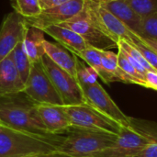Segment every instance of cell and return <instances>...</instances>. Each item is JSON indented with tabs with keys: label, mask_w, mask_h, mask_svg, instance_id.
<instances>
[{
	"label": "cell",
	"mask_w": 157,
	"mask_h": 157,
	"mask_svg": "<svg viewBox=\"0 0 157 157\" xmlns=\"http://www.w3.org/2000/svg\"><path fill=\"white\" fill-rule=\"evenodd\" d=\"M65 135L37 134L0 124V157H27L59 151Z\"/></svg>",
	"instance_id": "6da1fadb"
},
{
	"label": "cell",
	"mask_w": 157,
	"mask_h": 157,
	"mask_svg": "<svg viewBox=\"0 0 157 157\" xmlns=\"http://www.w3.org/2000/svg\"><path fill=\"white\" fill-rule=\"evenodd\" d=\"M0 124L37 134H52L43 125L37 104L24 93L0 96Z\"/></svg>",
	"instance_id": "7a4b0ae2"
},
{
	"label": "cell",
	"mask_w": 157,
	"mask_h": 157,
	"mask_svg": "<svg viewBox=\"0 0 157 157\" xmlns=\"http://www.w3.org/2000/svg\"><path fill=\"white\" fill-rule=\"evenodd\" d=\"M59 151L73 157H95L116 142L118 135L71 127Z\"/></svg>",
	"instance_id": "3957f363"
},
{
	"label": "cell",
	"mask_w": 157,
	"mask_h": 157,
	"mask_svg": "<svg viewBox=\"0 0 157 157\" xmlns=\"http://www.w3.org/2000/svg\"><path fill=\"white\" fill-rule=\"evenodd\" d=\"M66 114L70 120L72 127L98 131L117 134L121 132L122 127L88 104L65 106Z\"/></svg>",
	"instance_id": "277c9868"
},
{
	"label": "cell",
	"mask_w": 157,
	"mask_h": 157,
	"mask_svg": "<svg viewBox=\"0 0 157 157\" xmlns=\"http://www.w3.org/2000/svg\"><path fill=\"white\" fill-rule=\"evenodd\" d=\"M43 68L61 97L63 105L86 104L82 88L75 77L56 65L46 54L41 59Z\"/></svg>",
	"instance_id": "5b68a950"
},
{
	"label": "cell",
	"mask_w": 157,
	"mask_h": 157,
	"mask_svg": "<svg viewBox=\"0 0 157 157\" xmlns=\"http://www.w3.org/2000/svg\"><path fill=\"white\" fill-rule=\"evenodd\" d=\"M84 10L89 19L100 30L116 41L117 44L120 40L131 42L134 36H136V34L131 31L124 23H122L109 10L104 8L98 2L94 0H86Z\"/></svg>",
	"instance_id": "8992f818"
},
{
	"label": "cell",
	"mask_w": 157,
	"mask_h": 157,
	"mask_svg": "<svg viewBox=\"0 0 157 157\" xmlns=\"http://www.w3.org/2000/svg\"><path fill=\"white\" fill-rule=\"evenodd\" d=\"M23 93L36 104L63 105L41 62L32 63Z\"/></svg>",
	"instance_id": "52a82bcc"
},
{
	"label": "cell",
	"mask_w": 157,
	"mask_h": 157,
	"mask_svg": "<svg viewBox=\"0 0 157 157\" xmlns=\"http://www.w3.org/2000/svg\"><path fill=\"white\" fill-rule=\"evenodd\" d=\"M81 88L86 104L117 122L121 127L130 126V117L123 113L98 82L90 86H82Z\"/></svg>",
	"instance_id": "ba28073f"
},
{
	"label": "cell",
	"mask_w": 157,
	"mask_h": 157,
	"mask_svg": "<svg viewBox=\"0 0 157 157\" xmlns=\"http://www.w3.org/2000/svg\"><path fill=\"white\" fill-rule=\"evenodd\" d=\"M59 26L70 29L79 34L86 42L99 50H110L117 47V42L100 30L83 11L75 17L60 24Z\"/></svg>",
	"instance_id": "9c48e42d"
},
{
	"label": "cell",
	"mask_w": 157,
	"mask_h": 157,
	"mask_svg": "<svg viewBox=\"0 0 157 157\" xmlns=\"http://www.w3.org/2000/svg\"><path fill=\"white\" fill-rule=\"evenodd\" d=\"M86 5V0H69L56 6L44 9L39 15L32 17H24L28 26H33L43 29L52 25H60L78 14Z\"/></svg>",
	"instance_id": "30bf717a"
},
{
	"label": "cell",
	"mask_w": 157,
	"mask_h": 157,
	"mask_svg": "<svg viewBox=\"0 0 157 157\" xmlns=\"http://www.w3.org/2000/svg\"><path fill=\"white\" fill-rule=\"evenodd\" d=\"M147 144L148 141L131 126L122 127L113 145L95 157H134Z\"/></svg>",
	"instance_id": "8fae6325"
},
{
	"label": "cell",
	"mask_w": 157,
	"mask_h": 157,
	"mask_svg": "<svg viewBox=\"0 0 157 157\" xmlns=\"http://www.w3.org/2000/svg\"><path fill=\"white\" fill-rule=\"evenodd\" d=\"M26 28L24 17L17 12H11L5 17L0 26V62L23 40Z\"/></svg>",
	"instance_id": "7c38bea8"
},
{
	"label": "cell",
	"mask_w": 157,
	"mask_h": 157,
	"mask_svg": "<svg viewBox=\"0 0 157 157\" xmlns=\"http://www.w3.org/2000/svg\"><path fill=\"white\" fill-rule=\"evenodd\" d=\"M37 109L46 130L52 134H64L72 127L64 105L37 104Z\"/></svg>",
	"instance_id": "4fadbf2b"
},
{
	"label": "cell",
	"mask_w": 157,
	"mask_h": 157,
	"mask_svg": "<svg viewBox=\"0 0 157 157\" xmlns=\"http://www.w3.org/2000/svg\"><path fill=\"white\" fill-rule=\"evenodd\" d=\"M25 84L8 55L0 62V96L23 93Z\"/></svg>",
	"instance_id": "5bb4252c"
},
{
	"label": "cell",
	"mask_w": 157,
	"mask_h": 157,
	"mask_svg": "<svg viewBox=\"0 0 157 157\" xmlns=\"http://www.w3.org/2000/svg\"><path fill=\"white\" fill-rule=\"evenodd\" d=\"M42 30L44 33L56 40L61 46L64 47L67 51L75 55L89 46L79 34L70 29L59 25H52L43 29Z\"/></svg>",
	"instance_id": "9a60e30c"
},
{
	"label": "cell",
	"mask_w": 157,
	"mask_h": 157,
	"mask_svg": "<svg viewBox=\"0 0 157 157\" xmlns=\"http://www.w3.org/2000/svg\"><path fill=\"white\" fill-rule=\"evenodd\" d=\"M122 23H124L134 34L140 36L142 30V17L126 3L125 0L99 3Z\"/></svg>",
	"instance_id": "2e32d148"
},
{
	"label": "cell",
	"mask_w": 157,
	"mask_h": 157,
	"mask_svg": "<svg viewBox=\"0 0 157 157\" xmlns=\"http://www.w3.org/2000/svg\"><path fill=\"white\" fill-rule=\"evenodd\" d=\"M130 126L148 141L144 149L134 157H157L156 122L130 117Z\"/></svg>",
	"instance_id": "e0dca14e"
},
{
	"label": "cell",
	"mask_w": 157,
	"mask_h": 157,
	"mask_svg": "<svg viewBox=\"0 0 157 157\" xmlns=\"http://www.w3.org/2000/svg\"><path fill=\"white\" fill-rule=\"evenodd\" d=\"M43 46L45 54L56 65H58L60 68H62L76 79L77 56L67 51L60 44H56L46 40H44Z\"/></svg>",
	"instance_id": "ac0fdd59"
},
{
	"label": "cell",
	"mask_w": 157,
	"mask_h": 157,
	"mask_svg": "<svg viewBox=\"0 0 157 157\" xmlns=\"http://www.w3.org/2000/svg\"><path fill=\"white\" fill-rule=\"evenodd\" d=\"M44 40V32L42 29L27 25L23 38V46L31 63L41 62L45 54Z\"/></svg>",
	"instance_id": "d6986e66"
},
{
	"label": "cell",
	"mask_w": 157,
	"mask_h": 157,
	"mask_svg": "<svg viewBox=\"0 0 157 157\" xmlns=\"http://www.w3.org/2000/svg\"><path fill=\"white\" fill-rule=\"evenodd\" d=\"M99 52L103 69L110 77L111 82H122L128 84L126 75L119 67L118 53L109 50H99Z\"/></svg>",
	"instance_id": "ffe728a7"
},
{
	"label": "cell",
	"mask_w": 157,
	"mask_h": 157,
	"mask_svg": "<svg viewBox=\"0 0 157 157\" xmlns=\"http://www.w3.org/2000/svg\"><path fill=\"white\" fill-rule=\"evenodd\" d=\"M75 56L83 60L87 65L92 67L98 75L99 78L106 84L112 83L110 77L107 75V73L104 71L102 63H101V56L99 52V49L94 48L92 46H87L84 51L77 53Z\"/></svg>",
	"instance_id": "44dd1931"
},
{
	"label": "cell",
	"mask_w": 157,
	"mask_h": 157,
	"mask_svg": "<svg viewBox=\"0 0 157 157\" xmlns=\"http://www.w3.org/2000/svg\"><path fill=\"white\" fill-rule=\"evenodd\" d=\"M9 55L14 63V65L20 76V78L22 79V81L25 84L29 77L32 63H30V61L25 52V49L23 46V40L18 42V44L15 47V49L11 52V53Z\"/></svg>",
	"instance_id": "7402d4cb"
},
{
	"label": "cell",
	"mask_w": 157,
	"mask_h": 157,
	"mask_svg": "<svg viewBox=\"0 0 157 157\" xmlns=\"http://www.w3.org/2000/svg\"><path fill=\"white\" fill-rule=\"evenodd\" d=\"M117 48L119 51L118 52V64H119L120 69L126 75L128 84H134V85H139L144 87H146L144 77L137 72V70L133 67V65L127 59L122 50L119 47Z\"/></svg>",
	"instance_id": "603a6c76"
},
{
	"label": "cell",
	"mask_w": 157,
	"mask_h": 157,
	"mask_svg": "<svg viewBox=\"0 0 157 157\" xmlns=\"http://www.w3.org/2000/svg\"><path fill=\"white\" fill-rule=\"evenodd\" d=\"M10 2L15 12L23 17H32L42 11L39 0H10Z\"/></svg>",
	"instance_id": "cb8c5ba5"
},
{
	"label": "cell",
	"mask_w": 157,
	"mask_h": 157,
	"mask_svg": "<svg viewBox=\"0 0 157 157\" xmlns=\"http://www.w3.org/2000/svg\"><path fill=\"white\" fill-rule=\"evenodd\" d=\"M98 77L99 76L98 73L92 67H90L89 65H86L85 63L79 60V58L77 57L76 80L81 87L97 83Z\"/></svg>",
	"instance_id": "d4e9b609"
},
{
	"label": "cell",
	"mask_w": 157,
	"mask_h": 157,
	"mask_svg": "<svg viewBox=\"0 0 157 157\" xmlns=\"http://www.w3.org/2000/svg\"><path fill=\"white\" fill-rule=\"evenodd\" d=\"M143 18L157 12V0H125Z\"/></svg>",
	"instance_id": "484cf974"
},
{
	"label": "cell",
	"mask_w": 157,
	"mask_h": 157,
	"mask_svg": "<svg viewBox=\"0 0 157 157\" xmlns=\"http://www.w3.org/2000/svg\"><path fill=\"white\" fill-rule=\"evenodd\" d=\"M129 43H131L134 48H136L144 56V58L148 62V63L153 68L157 70V54L146 43H144V41L140 36H134L132 40Z\"/></svg>",
	"instance_id": "4316f807"
},
{
	"label": "cell",
	"mask_w": 157,
	"mask_h": 157,
	"mask_svg": "<svg viewBox=\"0 0 157 157\" xmlns=\"http://www.w3.org/2000/svg\"><path fill=\"white\" fill-rule=\"evenodd\" d=\"M140 37L157 40V12L142 18Z\"/></svg>",
	"instance_id": "83f0119b"
},
{
	"label": "cell",
	"mask_w": 157,
	"mask_h": 157,
	"mask_svg": "<svg viewBox=\"0 0 157 157\" xmlns=\"http://www.w3.org/2000/svg\"><path fill=\"white\" fill-rule=\"evenodd\" d=\"M117 46L121 47L127 54H129L132 59H134L135 61H137L143 67L145 68L146 71L155 70V68H153V67L148 63V62H147V61L144 58V56L140 53V52H139L136 48H134L131 43H129L128 41H126V40H120L119 42H118V44H117Z\"/></svg>",
	"instance_id": "f1b7e54d"
},
{
	"label": "cell",
	"mask_w": 157,
	"mask_h": 157,
	"mask_svg": "<svg viewBox=\"0 0 157 157\" xmlns=\"http://www.w3.org/2000/svg\"><path fill=\"white\" fill-rule=\"evenodd\" d=\"M146 88H151L157 91V70L147 71L144 75Z\"/></svg>",
	"instance_id": "f546056e"
},
{
	"label": "cell",
	"mask_w": 157,
	"mask_h": 157,
	"mask_svg": "<svg viewBox=\"0 0 157 157\" xmlns=\"http://www.w3.org/2000/svg\"><path fill=\"white\" fill-rule=\"evenodd\" d=\"M39 1H40L42 10H44V9H48V8L56 6L63 3H65L69 0H39Z\"/></svg>",
	"instance_id": "4dcf8cb0"
},
{
	"label": "cell",
	"mask_w": 157,
	"mask_h": 157,
	"mask_svg": "<svg viewBox=\"0 0 157 157\" xmlns=\"http://www.w3.org/2000/svg\"><path fill=\"white\" fill-rule=\"evenodd\" d=\"M27 157H73L69 155H66L61 151H55V152H51V153H45V154H39V155H34L30 156Z\"/></svg>",
	"instance_id": "1f68e13d"
},
{
	"label": "cell",
	"mask_w": 157,
	"mask_h": 157,
	"mask_svg": "<svg viewBox=\"0 0 157 157\" xmlns=\"http://www.w3.org/2000/svg\"><path fill=\"white\" fill-rule=\"evenodd\" d=\"M143 40L144 41V43H146L155 53L157 54V40H152V39H144L142 38Z\"/></svg>",
	"instance_id": "d6a6232c"
},
{
	"label": "cell",
	"mask_w": 157,
	"mask_h": 157,
	"mask_svg": "<svg viewBox=\"0 0 157 157\" xmlns=\"http://www.w3.org/2000/svg\"><path fill=\"white\" fill-rule=\"evenodd\" d=\"M94 1H96V2H98V3H104L106 0H94Z\"/></svg>",
	"instance_id": "836d02e7"
},
{
	"label": "cell",
	"mask_w": 157,
	"mask_h": 157,
	"mask_svg": "<svg viewBox=\"0 0 157 157\" xmlns=\"http://www.w3.org/2000/svg\"><path fill=\"white\" fill-rule=\"evenodd\" d=\"M111 1H116V0H106L105 2H111ZM105 2H104V3H105Z\"/></svg>",
	"instance_id": "e575fe53"
}]
</instances>
